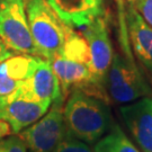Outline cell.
<instances>
[{
  "label": "cell",
  "instance_id": "cell-3",
  "mask_svg": "<svg viewBox=\"0 0 152 152\" xmlns=\"http://www.w3.org/2000/svg\"><path fill=\"white\" fill-rule=\"evenodd\" d=\"M27 22L38 56L51 61L61 53L72 27L68 26L46 0H25Z\"/></svg>",
  "mask_w": 152,
  "mask_h": 152
},
{
  "label": "cell",
  "instance_id": "cell-14",
  "mask_svg": "<svg viewBox=\"0 0 152 152\" xmlns=\"http://www.w3.org/2000/svg\"><path fill=\"white\" fill-rule=\"evenodd\" d=\"M95 152H141L117 124H113L108 133L94 144Z\"/></svg>",
  "mask_w": 152,
  "mask_h": 152
},
{
  "label": "cell",
  "instance_id": "cell-7",
  "mask_svg": "<svg viewBox=\"0 0 152 152\" xmlns=\"http://www.w3.org/2000/svg\"><path fill=\"white\" fill-rule=\"evenodd\" d=\"M80 29L89 49L95 78L99 85L105 87V79L114 51L104 10Z\"/></svg>",
  "mask_w": 152,
  "mask_h": 152
},
{
  "label": "cell",
  "instance_id": "cell-11",
  "mask_svg": "<svg viewBox=\"0 0 152 152\" xmlns=\"http://www.w3.org/2000/svg\"><path fill=\"white\" fill-rule=\"evenodd\" d=\"M125 20L134 58L144 68L152 82V27L130 4H125Z\"/></svg>",
  "mask_w": 152,
  "mask_h": 152
},
{
  "label": "cell",
  "instance_id": "cell-17",
  "mask_svg": "<svg viewBox=\"0 0 152 152\" xmlns=\"http://www.w3.org/2000/svg\"><path fill=\"white\" fill-rule=\"evenodd\" d=\"M143 20L152 27V0H134L132 4Z\"/></svg>",
  "mask_w": 152,
  "mask_h": 152
},
{
  "label": "cell",
  "instance_id": "cell-19",
  "mask_svg": "<svg viewBox=\"0 0 152 152\" xmlns=\"http://www.w3.org/2000/svg\"><path fill=\"white\" fill-rule=\"evenodd\" d=\"M134 0H124V2L125 4H132Z\"/></svg>",
  "mask_w": 152,
  "mask_h": 152
},
{
  "label": "cell",
  "instance_id": "cell-4",
  "mask_svg": "<svg viewBox=\"0 0 152 152\" xmlns=\"http://www.w3.org/2000/svg\"><path fill=\"white\" fill-rule=\"evenodd\" d=\"M105 87L109 99L118 104H129L152 96V86L135 63V59L114 53L109 65Z\"/></svg>",
  "mask_w": 152,
  "mask_h": 152
},
{
  "label": "cell",
  "instance_id": "cell-5",
  "mask_svg": "<svg viewBox=\"0 0 152 152\" xmlns=\"http://www.w3.org/2000/svg\"><path fill=\"white\" fill-rule=\"evenodd\" d=\"M0 38L16 54L38 56L28 26L25 0H0Z\"/></svg>",
  "mask_w": 152,
  "mask_h": 152
},
{
  "label": "cell",
  "instance_id": "cell-18",
  "mask_svg": "<svg viewBox=\"0 0 152 152\" xmlns=\"http://www.w3.org/2000/svg\"><path fill=\"white\" fill-rule=\"evenodd\" d=\"M16 53L10 50L5 43H4V41L0 38V63H2L5 60H7L8 58H10L12 55H15Z\"/></svg>",
  "mask_w": 152,
  "mask_h": 152
},
{
  "label": "cell",
  "instance_id": "cell-1",
  "mask_svg": "<svg viewBox=\"0 0 152 152\" xmlns=\"http://www.w3.org/2000/svg\"><path fill=\"white\" fill-rule=\"evenodd\" d=\"M50 63L59 80L64 99L71 90L79 89L106 103L110 100L106 88L99 85L95 78L87 43L75 28L70 29L61 53Z\"/></svg>",
  "mask_w": 152,
  "mask_h": 152
},
{
  "label": "cell",
  "instance_id": "cell-20",
  "mask_svg": "<svg viewBox=\"0 0 152 152\" xmlns=\"http://www.w3.org/2000/svg\"><path fill=\"white\" fill-rule=\"evenodd\" d=\"M98 1H99L100 4H103V2H104V0H98Z\"/></svg>",
  "mask_w": 152,
  "mask_h": 152
},
{
  "label": "cell",
  "instance_id": "cell-13",
  "mask_svg": "<svg viewBox=\"0 0 152 152\" xmlns=\"http://www.w3.org/2000/svg\"><path fill=\"white\" fill-rule=\"evenodd\" d=\"M61 19L72 28H82L103 9L98 0H46Z\"/></svg>",
  "mask_w": 152,
  "mask_h": 152
},
{
  "label": "cell",
  "instance_id": "cell-9",
  "mask_svg": "<svg viewBox=\"0 0 152 152\" xmlns=\"http://www.w3.org/2000/svg\"><path fill=\"white\" fill-rule=\"evenodd\" d=\"M120 114L141 152H152V96L124 104Z\"/></svg>",
  "mask_w": 152,
  "mask_h": 152
},
{
  "label": "cell",
  "instance_id": "cell-8",
  "mask_svg": "<svg viewBox=\"0 0 152 152\" xmlns=\"http://www.w3.org/2000/svg\"><path fill=\"white\" fill-rule=\"evenodd\" d=\"M17 91L27 98L37 100L51 107L58 100H64L61 92L60 83L50 61L38 56L32 75L22 83Z\"/></svg>",
  "mask_w": 152,
  "mask_h": 152
},
{
  "label": "cell",
  "instance_id": "cell-15",
  "mask_svg": "<svg viewBox=\"0 0 152 152\" xmlns=\"http://www.w3.org/2000/svg\"><path fill=\"white\" fill-rule=\"evenodd\" d=\"M54 152H95V150L90 144L66 133Z\"/></svg>",
  "mask_w": 152,
  "mask_h": 152
},
{
  "label": "cell",
  "instance_id": "cell-12",
  "mask_svg": "<svg viewBox=\"0 0 152 152\" xmlns=\"http://www.w3.org/2000/svg\"><path fill=\"white\" fill-rule=\"evenodd\" d=\"M37 58L29 54H15L0 63V104L12 96L32 75Z\"/></svg>",
  "mask_w": 152,
  "mask_h": 152
},
{
  "label": "cell",
  "instance_id": "cell-6",
  "mask_svg": "<svg viewBox=\"0 0 152 152\" xmlns=\"http://www.w3.org/2000/svg\"><path fill=\"white\" fill-rule=\"evenodd\" d=\"M64 100H58L34 124L23 130L22 137L29 152H54L66 134L63 120Z\"/></svg>",
  "mask_w": 152,
  "mask_h": 152
},
{
  "label": "cell",
  "instance_id": "cell-16",
  "mask_svg": "<svg viewBox=\"0 0 152 152\" xmlns=\"http://www.w3.org/2000/svg\"><path fill=\"white\" fill-rule=\"evenodd\" d=\"M0 152H28V149L18 134H10L0 137Z\"/></svg>",
  "mask_w": 152,
  "mask_h": 152
},
{
  "label": "cell",
  "instance_id": "cell-2",
  "mask_svg": "<svg viewBox=\"0 0 152 152\" xmlns=\"http://www.w3.org/2000/svg\"><path fill=\"white\" fill-rule=\"evenodd\" d=\"M108 103L79 89L71 90L63 104L66 133L88 144H95L113 126Z\"/></svg>",
  "mask_w": 152,
  "mask_h": 152
},
{
  "label": "cell",
  "instance_id": "cell-10",
  "mask_svg": "<svg viewBox=\"0 0 152 152\" xmlns=\"http://www.w3.org/2000/svg\"><path fill=\"white\" fill-rule=\"evenodd\" d=\"M49 108L48 105L16 91L0 104V121L10 127L12 134H18L39 120Z\"/></svg>",
  "mask_w": 152,
  "mask_h": 152
}]
</instances>
